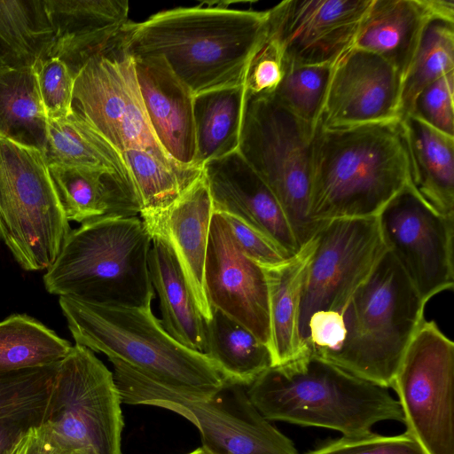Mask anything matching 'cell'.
I'll use <instances>...</instances> for the list:
<instances>
[{"instance_id": "obj_28", "label": "cell", "mask_w": 454, "mask_h": 454, "mask_svg": "<svg viewBox=\"0 0 454 454\" xmlns=\"http://www.w3.org/2000/svg\"><path fill=\"white\" fill-rule=\"evenodd\" d=\"M202 353L215 364L226 380L246 387L273 365L269 347L216 309H212L210 319L205 320Z\"/></svg>"}, {"instance_id": "obj_2", "label": "cell", "mask_w": 454, "mask_h": 454, "mask_svg": "<svg viewBox=\"0 0 454 454\" xmlns=\"http://www.w3.org/2000/svg\"><path fill=\"white\" fill-rule=\"evenodd\" d=\"M409 184L401 120L340 128L317 125L310 142L312 222L377 216Z\"/></svg>"}, {"instance_id": "obj_6", "label": "cell", "mask_w": 454, "mask_h": 454, "mask_svg": "<svg viewBox=\"0 0 454 454\" xmlns=\"http://www.w3.org/2000/svg\"><path fill=\"white\" fill-rule=\"evenodd\" d=\"M426 304L387 249L338 313L341 340L326 361L386 388L425 318Z\"/></svg>"}, {"instance_id": "obj_3", "label": "cell", "mask_w": 454, "mask_h": 454, "mask_svg": "<svg viewBox=\"0 0 454 454\" xmlns=\"http://www.w3.org/2000/svg\"><path fill=\"white\" fill-rule=\"evenodd\" d=\"M388 388L355 376L309 353L271 366L247 387L269 421H285L355 435L384 420L403 423Z\"/></svg>"}, {"instance_id": "obj_37", "label": "cell", "mask_w": 454, "mask_h": 454, "mask_svg": "<svg viewBox=\"0 0 454 454\" xmlns=\"http://www.w3.org/2000/svg\"><path fill=\"white\" fill-rule=\"evenodd\" d=\"M35 71L48 120L70 115L75 77L67 66L59 59L50 57L39 62Z\"/></svg>"}, {"instance_id": "obj_12", "label": "cell", "mask_w": 454, "mask_h": 454, "mask_svg": "<svg viewBox=\"0 0 454 454\" xmlns=\"http://www.w3.org/2000/svg\"><path fill=\"white\" fill-rule=\"evenodd\" d=\"M406 433L425 454H454V342L434 320L423 319L392 387Z\"/></svg>"}, {"instance_id": "obj_8", "label": "cell", "mask_w": 454, "mask_h": 454, "mask_svg": "<svg viewBox=\"0 0 454 454\" xmlns=\"http://www.w3.org/2000/svg\"><path fill=\"white\" fill-rule=\"evenodd\" d=\"M314 130L270 94L246 91L238 151L276 196L301 247L321 223L309 216Z\"/></svg>"}, {"instance_id": "obj_36", "label": "cell", "mask_w": 454, "mask_h": 454, "mask_svg": "<svg viewBox=\"0 0 454 454\" xmlns=\"http://www.w3.org/2000/svg\"><path fill=\"white\" fill-rule=\"evenodd\" d=\"M58 364L0 375V419L43 418Z\"/></svg>"}, {"instance_id": "obj_27", "label": "cell", "mask_w": 454, "mask_h": 454, "mask_svg": "<svg viewBox=\"0 0 454 454\" xmlns=\"http://www.w3.org/2000/svg\"><path fill=\"white\" fill-rule=\"evenodd\" d=\"M245 85L227 86L193 97L197 167L239 149Z\"/></svg>"}, {"instance_id": "obj_20", "label": "cell", "mask_w": 454, "mask_h": 454, "mask_svg": "<svg viewBox=\"0 0 454 454\" xmlns=\"http://www.w3.org/2000/svg\"><path fill=\"white\" fill-rule=\"evenodd\" d=\"M133 59L147 117L159 145L175 162L196 166L194 95L162 57Z\"/></svg>"}, {"instance_id": "obj_15", "label": "cell", "mask_w": 454, "mask_h": 454, "mask_svg": "<svg viewBox=\"0 0 454 454\" xmlns=\"http://www.w3.org/2000/svg\"><path fill=\"white\" fill-rule=\"evenodd\" d=\"M372 0H286L268 10V35L286 66H333L353 48Z\"/></svg>"}, {"instance_id": "obj_21", "label": "cell", "mask_w": 454, "mask_h": 454, "mask_svg": "<svg viewBox=\"0 0 454 454\" xmlns=\"http://www.w3.org/2000/svg\"><path fill=\"white\" fill-rule=\"evenodd\" d=\"M454 20V2L445 0H372L354 46L387 60L403 78L428 21Z\"/></svg>"}, {"instance_id": "obj_40", "label": "cell", "mask_w": 454, "mask_h": 454, "mask_svg": "<svg viewBox=\"0 0 454 454\" xmlns=\"http://www.w3.org/2000/svg\"><path fill=\"white\" fill-rule=\"evenodd\" d=\"M284 74V59L278 44L267 36L248 66L245 90L252 94H271Z\"/></svg>"}, {"instance_id": "obj_45", "label": "cell", "mask_w": 454, "mask_h": 454, "mask_svg": "<svg viewBox=\"0 0 454 454\" xmlns=\"http://www.w3.org/2000/svg\"><path fill=\"white\" fill-rule=\"evenodd\" d=\"M3 67H4L3 66V64H2V62L0 60V68H3Z\"/></svg>"}, {"instance_id": "obj_22", "label": "cell", "mask_w": 454, "mask_h": 454, "mask_svg": "<svg viewBox=\"0 0 454 454\" xmlns=\"http://www.w3.org/2000/svg\"><path fill=\"white\" fill-rule=\"evenodd\" d=\"M44 2L54 33L50 57L62 60L74 77L129 22L126 0Z\"/></svg>"}, {"instance_id": "obj_31", "label": "cell", "mask_w": 454, "mask_h": 454, "mask_svg": "<svg viewBox=\"0 0 454 454\" xmlns=\"http://www.w3.org/2000/svg\"><path fill=\"white\" fill-rule=\"evenodd\" d=\"M43 153L47 166L95 168L133 183L122 155L73 112L48 120Z\"/></svg>"}, {"instance_id": "obj_24", "label": "cell", "mask_w": 454, "mask_h": 454, "mask_svg": "<svg viewBox=\"0 0 454 454\" xmlns=\"http://www.w3.org/2000/svg\"><path fill=\"white\" fill-rule=\"evenodd\" d=\"M410 165V184L442 215L454 218V137L414 116L402 120Z\"/></svg>"}, {"instance_id": "obj_44", "label": "cell", "mask_w": 454, "mask_h": 454, "mask_svg": "<svg viewBox=\"0 0 454 454\" xmlns=\"http://www.w3.org/2000/svg\"><path fill=\"white\" fill-rule=\"evenodd\" d=\"M188 454H209L205 449L202 447L196 449L195 450L188 453Z\"/></svg>"}, {"instance_id": "obj_7", "label": "cell", "mask_w": 454, "mask_h": 454, "mask_svg": "<svg viewBox=\"0 0 454 454\" xmlns=\"http://www.w3.org/2000/svg\"><path fill=\"white\" fill-rule=\"evenodd\" d=\"M121 403L175 411L199 429L209 454H298L291 439L273 427L248 397L247 387L226 380L208 396L166 387L117 359H109Z\"/></svg>"}, {"instance_id": "obj_9", "label": "cell", "mask_w": 454, "mask_h": 454, "mask_svg": "<svg viewBox=\"0 0 454 454\" xmlns=\"http://www.w3.org/2000/svg\"><path fill=\"white\" fill-rule=\"evenodd\" d=\"M70 231L43 153L0 136V238L14 259L48 270Z\"/></svg>"}, {"instance_id": "obj_34", "label": "cell", "mask_w": 454, "mask_h": 454, "mask_svg": "<svg viewBox=\"0 0 454 454\" xmlns=\"http://www.w3.org/2000/svg\"><path fill=\"white\" fill-rule=\"evenodd\" d=\"M129 170L141 213L163 210L176 202L201 176L203 168L173 167L141 150L121 153Z\"/></svg>"}, {"instance_id": "obj_23", "label": "cell", "mask_w": 454, "mask_h": 454, "mask_svg": "<svg viewBox=\"0 0 454 454\" xmlns=\"http://www.w3.org/2000/svg\"><path fill=\"white\" fill-rule=\"evenodd\" d=\"M48 168L68 222L85 223L140 215L141 207L132 182L90 168L48 166Z\"/></svg>"}, {"instance_id": "obj_5", "label": "cell", "mask_w": 454, "mask_h": 454, "mask_svg": "<svg viewBox=\"0 0 454 454\" xmlns=\"http://www.w3.org/2000/svg\"><path fill=\"white\" fill-rule=\"evenodd\" d=\"M152 236L139 216L108 218L71 230L43 275L51 294L111 306L152 307Z\"/></svg>"}, {"instance_id": "obj_32", "label": "cell", "mask_w": 454, "mask_h": 454, "mask_svg": "<svg viewBox=\"0 0 454 454\" xmlns=\"http://www.w3.org/2000/svg\"><path fill=\"white\" fill-rule=\"evenodd\" d=\"M72 347L36 319L12 315L0 321V375L56 364Z\"/></svg>"}, {"instance_id": "obj_42", "label": "cell", "mask_w": 454, "mask_h": 454, "mask_svg": "<svg viewBox=\"0 0 454 454\" xmlns=\"http://www.w3.org/2000/svg\"><path fill=\"white\" fill-rule=\"evenodd\" d=\"M9 454H70L42 424L34 426L18 441Z\"/></svg>"}, {"instance_id": "obj_26", "label": "cell", "mask_w": 454, "mask_h": 454, "mask_svg": "<svg viewBox=\"0 0 454 454\" xmlns=\"http://www.w3.org/2000/svg\"><path fill=\"white\" fill-rule=\"evenodd\" d=\"M148 269L160 299L163 328L184 346L203 352L205 320L200 313L183 271L168 244L152 237Z\"/></svg>"}, {"instance_id": "obj_11", "label": "cell", "mask_w": 454, "mask_h": 454, "mask_svg": "<svg viewBox=\"0 0 454 454\" xmlns=\"http://www.w3.org/2000/svg\"><path fill=\"white\" fill-rule=\"evenodd\" d=\"M72 112L121 154L141 150L167 165L185 167L171 160L155 138L135 62L121 42V33L79 71L74 80Z\"/></svg>"}, {"instance_id": "obj_29", "label": "cell", "mask_w": 454, "mask_h": 454, "mask_svg": "<svg viewBox=\"0 0 454 454\" xmlns=\"http://www.w3.org/2000/svg\"><path fill=\"white\" fill-rule=\"evenodd\" d=\"M53 35L44 0H0V60L4 67L35 68L50 58Z\"/></svg>"}, {"instance_id": "obj_13", "label": "cell", "mask_w": 454, "mask_h": 454, "mask_svg": "<svg viewBox=\"0 0 454 454\" xmlns=\"http://www.w3.org/2000/svg\"><path fill=\"white\" fill-rule=\"evenodd\" d=\"M314 238L300 306L301 345L309 318L340 313L387 251L377 216L322 221Z\"/></svg>"}, {"instance_id": "obj_19", "label": "cell", "mask_w": 454, "mask_h": 454, "mask_svg": "<svg viewBox=\"0 0 454 454\" xmlns=\"http://www.w3.org/2000/svg\"><path fill=\"white\" fill-rule=\"evenodd\" d=\"M213 202L207 178L201 176L170 207L139 217L151 236L163 239L172 249L205 320L210 319L204 270Z\"/></svg>"}, {"instance_id": "obj_38", "label": "cell", "mask_w": 454, "mask_h": 454, "mask_svg": "<svg viewBox=\"0 0 454 454\" xmlns=\"http://www.w3.org/2000/svg\"><path fill=\"white\" fill-rule=\"evenodd\" d=\"M454 72L423 89L414 100L411 116L430 127L454 137Z\"/></svg>"}, {"instance_id": "obj_25", "label": "cell", "mask_w": 454, "mask_h": 454, "mask_svg": "<svg viewBox=\"0 0 454 454\" xmlns=\"http://www.w3.org/2000/svg\"><path fill=\"white\" fill-rule=\"evenodd\" d=\"M314 247L313 236L283 263L263 268L269 287L272 366L286 364L304 354L299 332L300 306Z\"/></svg>"}, {"instance_id": "obj_10", "label": "cell", "mask_w": 454, "mask_h": 454, "mask_svg": "<svg viewBox=\"0 0 454 454\" xmlns=\"http://www.w3.org/2000/svg\"><path fill=\"white\" fill-rule=\"evenodd\" d=\"M121 403L113 372L75 344L58 364L41 424L70 454H121Z\"/></svg>"}, {"instance_id": "obj_4", "label": "cell", "mask_w": 454, "mask_h": 454, "mask_svg": "<svg viewBox=\"0 0 454 454\" xmlns=\"http://www.w3.org/2000/svg\"><path fill=\"white\" fill-rule=\"evenodd\" d=\"M59 306L75 344L117 359L160 384L193 396H208L226 380L202 352L171 337L152 307L95 304L60 296Z\"/></svg>"}, {"instance_id": "obj_17", "label": "cell", "mask_w": 454, "mask_h": 454, "mask_svg": "<svg viewBox=\"0 0 454 454\" xmlns=\"http://www.w3.org/2000/svg\"><path fill=\"white\" fill-rule=\"evenodd\" d=\"M402 77L381 57L351 48L333 66L318 125L350 127L400 120Z\"/></svg>"}, {"instance_id": "obj_30", "label": "cell", "mask_w": 454, "mask_h": 454, "mask_svg": "<svg viewBox=\"0 0 454 454\" xmlns=\"http://www.w3.org/2000/svg\"><path fill=\"white\" fill-rule=\"evenodd\" d=\"M47 126L35 68H0V136L43 153Z\"/></svg>"}, {"instance_id": "obj_41", "label": "cell", "mask_w": 454, "mask_h": 454, "mask_svg": "<svg viewBox=\"0 0 454 454\" xmlns=\"http://www.w3.org/2000/svg\"><path fill=\"white\" fill-rule=\"evenodd\" d=\"M220 214L226 219L244 254L262 268L277 266L293 256L238 217L228 214Z\"/></svg>"}, {"instance_id": "obj_35", "label": "cell", "mask_w": 454, "mask_h": 454, "mask_svg": "<svg viewBox=\"0 0 454 454\" xmlns=\"http://www.w3.org/2000/svg\"><path fill=\"white\" fill-rule=\"evenodd\" d=\"M333 66L284 65L282 79L270 95L282 107L315 129Z\"/></svg>"}, {"instance_id": "obj_39", "label": "cell", "mask_w": 454, "mask_h": 454, "mask_svg": "<svg viewBox=\"0 0 454 454\" xmlns=\"http://www.w3.org/2000/svg\"><path fill=\"white\" fill-rule=\"evenodd\" d=\"M305 454H425L406 432L393 436L368 432L342 435Z\"/></svg>"}, {"instance_id": "obj_14", "label": "cell", "mask_w": 454, "mask_h": 454, "mask_svg": "<svg viewBox=\"0 0 454 454\" xmlns=\"http://www.w3.org/2000/svg\"><path fill=\"white\" fill-rule=\"evenodd\" d=\"M377 218L387 249L425 303L453 290V217L434 210L409 184Z\"/></svg>"}, {"instance_id": "obj_43", "label": "cell", "mask_w": 454, "mask_h": 454, "mask_svg": "<svg viewBox=\"0 0 454 454\" xmlns=\"http://www.w3.org/2000/svg\"><path fill=\"white\" fill-rule=\"evenodd\" d=\"M42 419L40 417L0 419V454H9L28 429L41 424Z\"/></svg>"}, {"instance_id": "obj_33", "label": "cell", "mask_w": 454, "mask_h": 454, "mask_svg": "<svg viewBox=\"0 0 454 454\" xmlns=\"http://www.w3.org/2000/svg\"><path fill=\"white\" fill-rule=\"evenodd\" d=\"M450 72H454V20L435 17L427 24L403 78L400 120L411 115L414 100L423 89Z\"/></svg>"}, {"instance_id": "obj_18", "label": "cell", "mask_w": 454, "mask_h": 454, "mask_svg": "<svg viewBox=\"0 0 454 454\" xmlns=\"http://www.w3.org/2000/svg\"><path fill=\"white\" fill-rule=\"evenodd\" d=\"M203 173L215 212L238 217L290 255L300 250L301 247L276 196L238 150L206 162Z\"/></svg>"}, {"instance_id": "obj_1", "label": "cell", "mask_w": 454, "mask_h": 454, "mask_svg": "<svg viewBox=\"0 0 454 454\" xmlns=\"http://www.w3.org/2000/svg\"><path fill=\"white\" fill-rule=\"evenodd\" d=\"M207 2L129 21L121 39L132 58L162 57L193 95L243 85L248 66L268 36V12Z\"/></svg>"}, {"instance_id": "obj_16", "label": "cell", "mask_w": 454, "mask_h": 454, "mask_svg": "<svg viewBox=\"0 0 454 454\" xmlns=\"http://www.w3.org/2000/svg\"><path fill=\"white\" fill-rule=\"evenodd\" d=\"M204 285L211 309L222 311L270 348L269 287L265 270L244 254L226 219L215 211L209 227Z\"/></svg>"}]
</instances>
